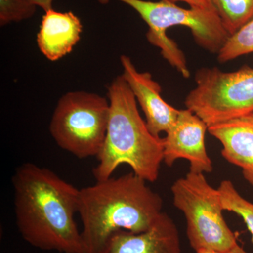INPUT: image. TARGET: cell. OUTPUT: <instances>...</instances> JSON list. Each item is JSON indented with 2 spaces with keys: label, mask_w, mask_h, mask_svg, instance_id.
Listing matches in <instances>:
<instances>
[{
  "label": "cell",
  "mask_w": 253,
  "mask_h": 253,
  "mask_svg": "<svg viewBox=\"0 0 253 253\" xmlns=\"http://www.w3.org/2000/svg\"><path fill=\"white\" fill-rule=\"evenodd\" d=\"M229 36L253 18V0H211Z\"/></svg>",
  "instance_id": "cell-13"
},
{
  "label": "cell",
  "mask_w": 253,
  "mask_h": 253,
  "mask_svg": "<svg viewBox=\"0 0 253 253\" xmlns=\"http://www.w3.org/2000/svg\"><path fill=\"white\" fill-rule=\"evenodd\" d=\"M169 2L174 3L182 1L189 4L190 8H198V9H212L211 0H165ZM214 9V8H213Z\"/></svg>",
  "instance_id": "cell-17"
},
{
  "label": "cell",
  "mask_w": 253,
  "mask_h": 253,
  "mask_svg": "<svg viewBox=\"0 0 253 253\" xmlns=\"http://www.w3.org/2000/svg\"><path fill=\"white\" fill-rule=\"evenodd\" d=\"M16 224L33 247L61 253H86L75 221L80 189L56 173L25 163L12 177Z\"/></svg>",
  "instance_id": "cell-1"
},
{
  "label": "cell",
  "mask_w": 253,
  "mask_h": 253,
  "mask_svg": "<svg viewBox=\"0 0 253 253\" xmlns=\"http://www.w3.org/2000/svg\"><path fill=\"white\" fill-rule=\"evenodd\" d=\"M37 7L29 0H0V24L28 19L35 14Z\"/></svg>",
  "instance_id": "cell-16"
},
{
  "label": "cell",
  "mask_w": 253,
  "mask_h": 253,
  "mask_svg": "<svg viewBox=\"0 0 253 253\" xmlns=\"http://www.w3.org/2000/svg\"><path fill=\"white\" fill-rule=\"evenodd\" d=\"M163 206L161 196L133 172L80 189L78 214L86 253H99L118 231L148 230L162 214Z\"/></svg>",
  "instance_id": "cell-2"
},
{
  "label": "cell",
  "mask_w": 253,
  "mask_h": 253,
  "mask_svg": "<svg viewBox=\"0 0 253 253\" xmlns=\"http://www.w3.org/2000/svg\"><path fill=\"white\" fill-rule=\"evenodd\" d=\"M208 130L207 124L192 111L180 110L175 123L163 138V161L172 167L177 160L185 159L190 163V171L212 172V161L205 144Z\"/></svg>",
  "instance_id": "cell-8"
},
{
  "label": "cell",
  "mask_w": 253,
  "mask_h": 253,
  "mask_svg": "<svg viewBox=\"0 0 253 253\" xmlns=\"http://www.w3.org/2000/svg\"><path fill=\"white\" fill-rule=\"evenodd\" d=\"M110 0H99L102 4ZM135 10L149 26L146 37L153 45L161 49L163 57L185 78L190 71L184 53L178 44L167 36V30L181 26L191 30L194 41L200 46L217 54L229 34L213 9H184L174 3L161 0H117Z\"/></svg>",
  "instance_id": "cell-4"
},
{
  "label": "cell",
  "mask_w": 253,
  "mask_h": 253,
  "mask_svg": "<svg viewBox=\"0 0 253 253\" xmlns=\"http://www.w3.org/2000/svg\"><path fill=\"white\" fill-rule=\"evenodd\" d=\"M218 190L224 211L236 213L242 218L252 236L253 243V204L244 199L230 180H223Z\"/></svg>",
  "instance_id": "cell-15"
},
{
  "label": "cell",
  "mask_w": 253,
  "mask_h": 253,
  "mask_svg": "<svg viewBox=\"0 0 253 253\" xmlns=\"http://www.w3.org/2000/svg\"><path fill=\"white\" fill-rule=\"evenodd\" d=\"M37 37L38 46L46 59L57 61L69 54L80 41L83 25L72 11H44Z\"/></svg>",
  "instance_id": "cell-12"
},
{
  "label": "cell",
  "mask_w": 253,
  "mask_h": 253,
  "mask_svg": "<svg viewBox=\"0 0 253 253\" xmlns=\"http://www.w3.org/2000/svg\"><path fill=\"white\" fill-rule=\"evenodd\" d=\"M99 253H181L180 236L175 222L163 212L148 230L114 233Z\"/></svg>",
  "instance_id": "cell-10"
},
{
  "label": "cell",
  "mask_w": 253,
  "mask_h": 253,
  "mask_svg": "<svg viewBox=\"0 0 253 253\" xmlns=\"http://www.w3.org/2000/svg\"><path fill=\"white\" fill-rule=\"evenodd\" d=\"M195 81L184 104L208 126L253 113V68L244 66L233 72L202 68Z\"/></svg>",
  "instance_id": "cell-7"
},
{
  "label": "cell",
  "mask_w": 253,
  "mask_h": 253,
  "mask_svg": "<svg viewBox=\"0 0 253 253\" xmlns=\"http://www.w3.org/2000/svg\"><path fill=\"white\" fill-rule=\"evenodd\" d=\"M253 53V18L226 40L217 53V60L224 63Z\"/></svg>",
  "instance_id": "cell-14"
},
{
  "label": "cell",
  "mask_w": 253,
  "mask_h": 253,
  "mask_svg": "<svg viewBox=\"0 0 253 253\" xmlns=\"http://www.w3.org/2000/svg\"><path fill=\"white\" fill-rule=\"evenodd\" d=\"M109 114V101L103 96L71 91L58 101L50 133L60 148L80 159L97 157L104 144Z\"/></svg>",
  "instance_id": "cell-6"
},
{
  "label": "cell",
  "mask_w": 253,
  "mask_h": 253,
  "mask_svg": "<svg viewBox=\"0 0 253 253\" xmlns=\"http://www.w3.org/2000/svg\"><path fill=\"white\" fill-rule=\"evenodd\" d=\"M29 1L36 5L38 7L44 10V11L53 9L54 0H29Z\"/></svg>",
  "instance_id": "cell-19"
},
{
  "label": "cell",
  "mask_w": 253,
  "mask_h": 253,
  "mask_svg": "<svg viewBox=\"0 0 253 253\" xmlns=\"http://www.w3.org/2000/svg\"><path fill=\"white\" fill-rule=\"evenodd\" d=\"M110 114L102 149L93 169L96 181L111 177L121 165H128L136 175L154 182L163 161V139L151 134L141 118L137 101L122 75L109 87Z\"/></svg>",
  "instance_id": "cell-3"
},
{
  "label": "cell",
  "mask_w": 253,
  "mask_h": 253,
  "mask_svg": "<svg viewBox=\"0 0 253 253\" xmlns=\"http://www.w3.org/2000/svg\"><path fill=\"white\" fill-rule=\"evenodd\" d=\"M196 253H249L245 251L244 248L239 244H236L234 247L225 251H213V250L201 249L196 251Z\"/></svg>",
  "instance_id": "cell-18"
},
{
  "label": "cell",
  "mask_w": 253,
  "mask_h": 253,
  "mask_svg": "<svg viewBox=\"0 0 253 253\" xmlns=\"http://www.w3.org/2000/svg\"><path fill=\"white\" fill-rule=\"evenodd\" d=\"M121 61L122 76L144 113L149 131L153 135L160 137L161 133L167 132L175 123L180 110L163 99L162 87L153 79L151 73L138 71L130 58L126 55L121 56Z\"/></svg>",
  "instance_id": "cell-9"
},
{
  "label": "cell",
  "mask_w": 253,
  "mask_h": 253,
  "mask_svg": "<svg viewBox=\"0 0 253 253\" xmlns=\"http://www.w3.org/2000/svg\"><path fill=\"white\" fill-rule=\"evenodd\" d=\"M208 131L221 143L224 159L241 168L253 187V113L208 126Z\"/></svg>",
  "instance_id": "cell-11"
},
{
  "label": "cell",
  "mask_w": 253,
  "mask_h": 253,
  "mask_svg": "<svg viewBox=\"0 0 253 253\" xmlns=\"http://www.w3.org/2000/svg\"><path fill=\"white\" fill-rule=\"evenodd\" d=\"M173 204L184 213L191 248L225 251L237 244L226 224L219 190L210 185L204 173L189 171L172 184Z\"/></svg>",
  "instance_id": "cell-5"
}]
</instances>
